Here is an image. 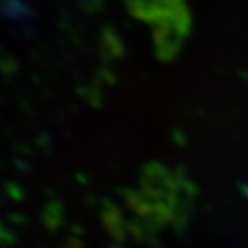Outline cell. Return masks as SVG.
Returning a JSON list of instances; mask_svg holds the SVG:
<instances>
[{"mask_svg":"<svg viewBox=\"0 0 248 248\" xmlns=\"http://www.w3.org/2000/svg\"><path fill=\"white\" fill-rule=\"evenodd\" d=\"M129 8L153 30L157 54L170 60L181 51L191 16L186 0H127Z\"/></svg>","mask_w":248,"mask_h":248,"instance_id":"cell-1","label":"cell"}]
</instances>
